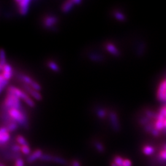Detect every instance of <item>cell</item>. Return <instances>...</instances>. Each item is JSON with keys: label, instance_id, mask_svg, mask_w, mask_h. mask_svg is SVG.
<instances>
[{"label": "cell", "instance_id": "1", "mask_svg": "<svg viewBox=\"0 0 166 166\" xmlns=\"http://www.w3.org/2000/svg\"><path fill=\"white\" fill-rule=\"evenodd\" d=\"M7 111L10 122L13 121L24 127H28L27 118L20 109L13 108L8 110Z\"/></svg>", "mask_w": 166, "mask_h": 166}, {"label": "cell", "instance_id": "2", "mask_svg": "<svg viewBox=\"0 0 166 166\" xmlns=\"http://www.w3.org/2000/svg\"><path fill=\"white\" fill-rule=\"evenodd\" d=\"M4 105L8 110L11 108H21V102L20 98L16 95L7 92L6 96L4 100Z\"/></svg>", "mask_w": 166, "mask_h": 166}, {"label": "cell", "instance_id": "3", "mask_svg": "<svg viewBox=\"0 0 166 166\" xmlns=\"http://www.w3.org/2000/svg\"><path fill=\"white\" fill-rule=\"evenodd\" d=\"M30 3V2L29 0H18V1H16L19 12L21 15L25 16L27 14L29 11Z\"/></svg>", "mask_w": 166, "mask_h": 166}, {"label": "cell", "instance_id": "4", "mask_svg": "<svg viewBox=\"0 0 166 166\" xmlns=\"http://www.w3.org/2000/svg\"><path fill=\"white\" fill-rule=\"evenodd\" d=\"M157 98L166 104V78L160 83L157 90Z\"/></svg>", "mask_w": 166, "mask_h": 166}, {"label": "cell", "instance_id": "5", "mask_svg": "<svg viewBox=\"0 0 166 166\" xmlns=\"http://www.w3.org/2000/svg\"><path fill=\"white\" fill-rule=\"evenodd\" d=\"M10 132L8 130L7 128L5 126H3L0 129V143L1 145H5L10 140Z\"/></svg>", "mask_w": 166, "mask_h": 166}, {"label": "cell", "instance_id": "6", "mask_svg": "<svg viewBox=\"0 0 166 166\" xmlns=\"http://www.w3.org/2000/svg\"><path fill=\"white\" fill-rule=\"evenodd\" d=\"M111 125L112 126V128L115 132H118L119 131L120 129V125L118 118V115L116 113L114 112H111L110 113L109 115Z\"/></svg>", "mask_w": 166, "mask_h": 166}, {"label": "cell", "instance_id": "7", "mask_svg": "<svg viewBox=\"0 0 166 166\" xmlns=\"http://www.w3.org/2000/svg\"><path fill=\"white\" fill-rule=\"evenodd\" d=\"M57 18L54 16H48L43 20V25L46 29L51 28L57 22Z\"/></svg>", "mask_w": 166, "mask_h": 166}, {"label": "cell", "instance_id": "8", "mask_svg": "<svg viewBox=\"0 0 166 166\" xmlns=\"http://www.w3.org/2000/svg\"><path fill=\"white\" fill-rule=\"evenodd\" d=\"M43 151L41 149H37L27 157V161L29 163H32L38 159H40L43 156Z\"/></svg>", "mask_w": 166, "mask_h": 166}, {"label": "cell", "instance_id": "9", "mask_svg": "<svg viewBox=\"0 0 166 166\" xmlns=\"http://www.w3.org/2000/svg\"><path fill=\"white\" fill-rule=\"evenodd\" d=\"M74 5H75L73 2V0H68V1H66L62 5L61 7L62 11L64 13H68L72 10Z\"/></svg>", "mask_w": 166, "mask_h": 166}, {"label": "cell", "instance_id": "10", "mask_svg": "<svg viewBox=\"0 0 166 166\" xmlns=\"http://www.w3.org/2000/svg\"><path fill=\"white\" fill-rule=\"evenodd\" d=\"M105 48L109 53H110L111 54H112L114 56H118L120 54L119 51L116 48V47L113 44H112L111 43H107L105 46Z\"/></svg>", "mask_w": 166, "mask_h": 166}, {"label": "cell", "instance_id": "11", "mask_svg": "<svg viewBox=\"0 0 166 166\" xmlns=\"http://www.w3.org/2000/svg\"><path fill=\"white\" fill-rule=\"evenodd\" d=\"M142 152L146 156H151L155 152V148L151 145H146L142 148Z\"/></svg>", "mask_w": 166, "mask_h": 166}, {"label": "cell", "instance_id": "12", "mask_svg": "<svg viewBox=\"0 0 166 166\" xmlns=\"http://www.w3.org/2000/svg\"><path fill=\"white\" fill-rule=\"evenodd\" d=\"M8 130L10 132H13L14 131H15L17 127H18V124L15 122H13V121H11L9 123H8L6 126H5Z\"/></svg>", "mask_w": 166, "mask_h": 166}, {"label": "cell", "instance_id": "13", "mask_svg": "<svg viewBox=\"0 0 166 166\" xmlns=\"http://www.w3.org/2000/svg\"><path fill=\"white\" fill-rule=\"evenodd\" d=\"M16 141L17 143L21 145V146H24V145H29V143L26 139L21 135H18L16 137Z\"/></svg>", "mask_w": 166, "mask_h": 166}, {"label": "cell", "instance_id": "14", "mask_svg": "<svg viewBox=\"0 0 166 166\" xmlns=\"http://www.w3.org/2000/svg\"><path fill=\"white\" fill-rule=\"evenodd\" d=\"M48 65L54 71L59 72L60 71V68L58 66V65L56 62H54L53 61H49V62H48Z\"/></svg>", "mask_w": 166, "mask_h": 166}, {"label": "cell", "instance_id": "15", "mask_svg": "<svg viewBox=\"0 0 166 166\" xmlns=\"http://www.w3.org/2000/svg\"><path fill=\"white\" fill-rule=\"evenodd\" d=\"M124 159L120 156H115L113 158V162L118 166H123Z\"/></svg>", "mask_w": 166, "mask_h": 166}, {"label": "cell", "instance_id": "16", "mask_svg": "<svg viewBox=\"0 0 166 166\" xmlns=\"http://www.w3.org/2000/svg\"><path fill=\"white\" fill-rule=\"evenodd\" d=\"M158 159L160 162H166V151L161 149L158 153Z\"/></svg>", "mask_w": 166, "mask_h": 166}, {"label": "cell", "instance_id": "17", "mask_svg": "<svg viewBox=\"0 0 166 166\" xmlns=\"http://www.w3.org/2000/svg\"><path fill=\"white\" fill-rule=\"evenodd\" d=\"M52 162H54L57 164H61V165H66L67 164V161L65 159H64L60 157H58V156H54Z\"/></svg>", "mask_w": 166, "mask_h": 166}, {"label": "cell", "instance_id": "18", "mask_svg": "<svg viewBox=\"0 0 166 166\" xmlns=\"http://www.w3.org/2000/svg\"><path fill=\"white\" fill-rule=\"evenodd\" d=\"M94 146L95 149L100 152L103 153L105 152V148L104 146L103 145V144L99 141H96L94 143Z\"/></svg>", "mask_w": 166, "mask_h": 166}, {"label": "cell", "instance_id": "19", "mask_svg": "<svg viewBox=\"0 0 166 166\" xmlns=\"http://www.w3.org/2000/svg\"><path fill=\"white\" fill-rule=\"evenodd\" d=\"M21 79L25 83V84H27L29 86H30L33 82V80L30 77L27 75H21Z\"/></svg>", "mask_w": 166, "mask_h": 166}, {"label": "cell", "instance_id": "20", "mask_svg": "<svg viewBox=\"0 0 166 166\" xmlns=\"http://www.w3.org/2000/svg\"><path fill=\"white\" fill-rule=\"evenodd\" d=\"M7 84H8V80L5 79L2 75H0V91H1V92L3 91L4 87Z\"/></svg>", "mask_w": 166, "mask_h": 166}, {"label": "cell", "instance_id": "21", "mask_svg": "<svg viewBox=\"0 0 166 166\" xmlns=\"http://www.w3.org/2000/svg\"><path fill=\"white\" fill-rule=\"evenodd\" d=\"M53 156H51L50 154H43V156H41L40 160H43V161H46V162H52L53 160Z\"/></svg>", "mask_w": 166, "mask_h": 166}, {"label": "cell", "instance_id": "22", "mask_svg": "<svg viewBox=\"0 0 166 166\" xmlns=\"http://www.w3.org/2000/svg\"><path fill=\"white\" fill-rule=\"evenodd\" d=\"M114 16L115 18H116L117 20L120 21H124L125 19V16H124L122 13H120V12H119V11L115 12L114 14Z\"/></svg>", "mask_w": 166, "mask_h": 166}, {"label": "cell", "instance_id": "23", "mask_svg": "<svg viewBox=\"0 0 166 166\" xmlns=\"http://www.w3.org/2000/svg\"><path fill=\"white\" fill-rule=\"evenodd\" d=\"M21 152L25 155H29L31 153V149L29 145L21 146Z\"/></svg>", "mask_w": 166, "mask_h": 166}, {"label": "cell", "instance_id": "24", "mask_svg": "<svg viewBox=\"0 0 166 166\" xmlns=\"http://www.w3.org/2000/svg\"><path fill=\"white\" fill-rule=\"evenodd\" d=\"M89 58L94 61L98 62L103 59V56L101 55H97V54H92L90 56Z\"/></svg>", "mask_w": 166, "mask_h": 166}, {"label": "cell", "instance_id": "25", "mask_svg": "<svg viewBox=\"0 0 166 166\" xmlns=\"http://www.w3.org/2000/svg\"><path fill=\"white\" fill-rule=\"evenodd\" d=\"M30 86L34 90L37 91H40L41 89V86L36 81H33V82L30 85Z\"/></svg>", "mask_w": 166, "mask_h": 166}, {"label": "cell", "instance_id": "26", "mask_svg": "<svg viewBox=\"0 0 166 166\" xmlns=\"http://www.w3.org/2000/svg\"><path fill=\"white\" fill-rule=\"evenodd\" d=\"M11 151L14 152H20L21 151V146L19 145V144L17 145H13L11 147Z\"/></svg>", "mask_w": 166, "mask_h": 166}, {"label": "cell", "instance_id": "27", "mask_svg": "<svg viewBox=\"0 0 166 166\" xmlns=\"http://www.w3.org/2000/svg\"><path fill=\"white\" fill-rule=\"evenodd\" d=\"M106 112L105 111V110L100 109L97 111V115L100 118H102V119L104 118L106 116Z\"/></svg>", "mask_w": 166, "mask_h": 166}, {"label": "cell", "instance_id": "28", "mask_svg": "<svg viewBox=\"0 0 166 166\" xmlns=\"http://www.w3.org/2000/svg\"><path fill=\"white\" fill-rule=\"evenodd\" d=\"M24 101L25 102V103H27V104L29 106H30V107H34V106H35V104L34 102L33 101V100H32L30 97H27V98L26 99H25Z\"/></svg>", "mask_w": 166, "mask_h": 166}, {"label": "cell", "instance_id": "29", "mask_svg": "<svg viewBox=\"0 0 166 166\" xmlns=\"http://www.w3.org/2000/svg\"><path fill=\"white\" fill-rule=\"evenodd\" d=\"M25 162L24 160L22 158H19L15 161L14 166H24Z\"/></svg>", "mask_w": 166, "mask_h": 166}, {"label": "cell", "instance_id": "30", "mask_svg": "<svg viewBox=\"0 0 166 166\" xmlns=\"http://www.w3.org/2000/svg\"><path fill=\"white\" fill-rule=\"evenodd\" d=\"M151 134L153 137H159L162 133H161V132H160V131H159V130H157V129H156L154 128V129H152V130L151 131Z\"/></svg>", "mask_w": 166, "mask_h": 166}, {"label": "cell", "instance_id": "31", "mask_svg": "<svg viewBox=\"0 0 166 166\" xmlns=\"http://www.w3.org/2000/svg\"><path fill=\"white\" fill-rule=\"evenodd\" d=\"M123 166H132V161L129 159H124L123 162Z\"/></svg>", "mask_w": 166, "mask_h": 166}, {"label": "cell", "instance_id": "32", "mask_svg": "<svg viewBox=\"0 0 166 166\" xmlns=\"http://www.w3.org/2000/svg\"><path fill=\"white\" fill-rule=\"evenodd\" d=\"M72 166H81V165L79 161L76 160H74L72 162Z\"/></svg>", "mask_w": 166, "mask_h": 166}, {"label": "cell", "instance_id": "33", "mask_svg": "<svg viewBox=\"0 0 166 166\" xmlns=\"http://www.w3.org/2000/svg\"><path fill=\"white\" fill-rule=\"evenodd\" d=\"M73 2L75 3V5H78V4L81 3V0H73Z\"/></svg>", "mask_w": 166, "mask_h": 166}, {"label": "cell", "instance_id": "34", "mask_svg": "<svg viewBox=\"0 0 166 166\" xmlns=\"http://www.w3.org/2000/svg\"><path fill=\"white\" fill-rule=\"evenodd\" d=\"M162 149L166 151V143H164L162 146Z\"/></svg>", "mask_w": 166, "mask_h": 166}, {"label": "cell", "instance_id": "35", "mask_svg": "<svg viewBox=\"0 0 166 166\" xmlns=\"http://www.w3.org/2000/svg\"><path fill=\"white\" fill-rule=\"evenodd\" d=\"M111 166H118V165H117L115 164L113 162H112L111 163Z\"/></svg>", "mask_w": 166, "mask_h": 166}, {"label": "cell", "instance_id": "36", "mask_svg": "<svg viewBox=\"0 0 166 166\" xmlns=\"http://www.w3.org/2000/svg\"><path fill=\"white\" fill-rule=\"evenodd\" d=\"M0 166H6L3 162H1V164H0Z\"/></svg>", "mask_w": 166, "mask_h": 166}]
</instances>
